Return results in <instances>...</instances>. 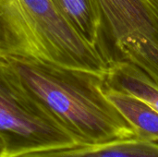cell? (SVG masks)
Returning a JSON list of instances; mask_svg holds the SVG:
<instances>
[{
  "label": "cell",
  "instance_id": "obj_1",
  "mask_svg": "<svg viewBox=\"0 0 158 157\" xmlns=\"http://www.w3.org/2000/svg\"><path fill=\"white\" fill-rule=\"evenodd\" d=\"M6 74L80 145L137 137L104 93L105 76L33 58L0 56Z\"/></svg>",
  "mask_w": 158,
  "mask_h": 157
},
{
  "label": "cell",
  "instance_id": "obj_2",
  "mask_svg": "<svg viewBox=\"0 0 158 157\" xmlns=\"http://www.w3.org/2000/svg\"><path fill=\"white\" fill-rule=\"evenodd\" d=\"M0 56L33 58L101 76L109 67L53 0H0Z\"/></svg>",
  "mask_w": 158,
  "mask_h": 157
},
{
  "label": "cell",
  "instance_id": "obj_3",
  "mask_svg": "<svg viewBox=\"0 0 158 157\" xmlns=\"http://www.w3.org/2000/svg\"><path fill=\"white\" fill-rule=\"evenodd\" d=\"M100 20L98 49L108 64L125 60L158 83V0H93Z\"/></svg>",
  "mask_w": 158,
  "mask_h": 157
},
{
  "label": "cell",
  "instance_id": "obj_4",
  "mask_svg": "<svg viewBox=\"0 0 158 157\" xmlns=\"http://www.w3.org/2000/svg\"><path fill=\"white\" fill-rule=\"evenodd\" d=\"M0 139L6 157L80 145L66 129L6 74L1 65Z\"/></svg>",
  "mask_w": 158,
  "mask_h": 157
},
{
  "label": "cell",
  "instance_id": "obj_5",
  "mask_svg": "<svg viewBox=\"0 0 158 157\" xmlns=\"http://www.w3.org/2000/svg\"><path fill=\"white\" fill-rule=\"evenodd\" d=\"M16 157H158V143L131 137L97 144L78 145L26 154Z\"/></svg>",
  "mask_w": 158,
  "mask_h": 157
},
{
  "label": "cell",
  "instance_id": "obj_6",
  "mask_svg": "<svg viewBox=\"0 0 158 157\" xmlns=\"http://www.w3.org/2000/svg\"><path fill=\"white\" fill-rule=\"evenodd\" d=\"M104 93L133 128L138 138L158 143V112L145 101L105 84Z\"/></svg>",
  "mask_w": 158,
  "mask_h": 157
},
{
  "label": "cell",
  "instance_id": "obj_7",
  "mask_svg": "<svg viewBox=\"0 0 158 157\" xmlns=\"http://www.w3.org/2000/svg\"><path fill=\"white\" fill-rule=\"evenodd\" d=\"M105 84L139 97L158 112V83L133 63L125 60L110 62Z\"/></svg>",
  "mask_w": 158,
  "mask_h": 157
},
{
  "label": "cell",
  "instance_id": "obj_8",
  "mask_svg": "<svg viewBox=\"0 0 158 157\" xmlns=\"http://www.w3.org/2000/svg\"><path fill=\"white\" fill-rule=\"evenodd\" d=\"M53 2L83 39L98 48L100 20L93 0H53Z\"/></svg>",
  "mask_w": 158,
  "mask_h": 157
},
{
  "label": "cell",
  "instance_id": "obj_9",
  "mask_svg": "<svg viewBox=\"0 0 158 157\" xmlns=\"http://www.w3.org/2000/svg\"><path fill=\"white\" fill-rule=\"evenodd\" d=\"M0 157H6V148L5 145L3 143V142L0 139Z\"/></svg>",
  "mask_w": 158,
  "mask_h": 157
}]
</instances>
